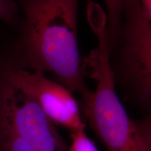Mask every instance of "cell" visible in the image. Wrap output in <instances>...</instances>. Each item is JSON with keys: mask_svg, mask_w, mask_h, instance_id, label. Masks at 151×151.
<instances>
[{"mask_svg": "<svg viewBox=\"0 0 151 151\" xmlns=\"http://www.w3.org/2000/svg\"><path fill=\"white\" fill-rule=\"evenodd\" d=\"M24 14L21 51L28 67L50 72L81 97L84 81L77 39L78 0H20Z\"/></svg>", "mask_w": 151, "mask_h": 151, "instance_id": "obj_1", "label": "cell"}, {"mask_svg": "<svg viewBox=\"0 0 151 151\" xmlns=\"http://www.w3.org/2000/svg\"><path fill=\"white\" fill-rule=\"evenodd\" d=\"M84 75L96 81L94 91L81 97L85 118L107 151H146L134 120L128 116L115 88L109 50L99 46L84 62Z\"/></svg>", "mask_w": 151, "mask_h": 151, "instance_id": "obj_2", "label": "cell"}, {"mask_svg": "<svg viewBox=\"0 0 151 151\" xmlns=\"http://www.w3.org/2000/svg\"><path fill=\"white\" fill-rule=\"evenodd\" d=\"M55 125L35 100L4 79L0 84V128L39 151H68Z\"/></svg>", "mask_w": 151, "mask_h": 151, "instance_id": "obj_3", "label": "cell"}, {"mask_svg": "<svg viewBox=\"0 0 151 151\" xmlns=\"http://www.w3.org/2000/svg\"><path fill=\"white\" fill-rule=\"evenodd\" d=\"M4 79L33 99L55 124L71 132L86 129L80 107L72 92L62 84L46 78L43 73L23 69H9Z\"/></svg>", "mask_w": 151, "mask_h": 151, "instance_id": "obj_4", "label": "cell"}, {"mask_svg": "<svg viewBox=\"0 0 151 151\" xmlns=\"http://www.w3.org/2000/svg\"><path fill=\"white\" fill-rule=\"evenodd\" d=\"M123 15L124 69L137 95L151 107V20L139 0H127Z\"/></svg>", "mask_w": 151, "mask_h": 151, "instance_id": "obj_5", "label": "cell"}, {"mask_svg": "<svg viewBox=\"0 0 151 151\" xmlns=\"http://www.w3.org/2000/svg\"><path fill=\"white\" fill-rule=\"evenodd\" d=\"M127 0H105L109 42L118 37L122 26V15Z\"/></svg>", "mask_w": 151, "mask_h": 151, "instance_id": "obj_6", "label": "cell"}, {"mask_svg": "<svg viewBox=\"0 0 151 151\" xmlns=\"http://www.w3.org/2000/svg\"><path fill=\"white\" fill-rule=\"evenodd\" d=\"M0 151H39L6 130L0 128Z\"/></svg>", "mask_w": 151, "mask_h": 151, "instance_id": "obj_7", "label": "cell"}, {"mask_svg": "<svg viewBox=\"0 0 151 151\" xmlns=\"http://www.w3.org/2000/svg\"><path fill=\"white\" fill-rule=\"evenodd\" d=\"M68 151H99L95 143L87 135L86 129L71 132V144Z\"/></svg>", "mask_w": 151, "mask_h": 151, "instance_id": "obj_8", "label": "cell"}, {"mask_svg": "<svg viewBox=\"0 0 151 151\" xmlns=\"http://www.w3.org/2000/svg\"><path fill=\"white\" fill-rule=\"evenodd\" d=\"M18 6L14 0H0V20L13 24L18 18Z\"/></svg>", "mask_w": 151, "mask_h": 151, "instance_id": "obj_9", "label": "cell"}, {"mask_svg": "<svg viewBox=\"0 0 151 151\" xmlns=\"http://www.w3.org/2000/svg\"><path fill=\"white\" fill-rule=\"evenodd\" d=\"M135 122L146 151H151V109L146 116Z\"/></svg>", "mask_w": 151, "mask_h": 151, "instance_id": "obj_10", "label": "cell"}, {"mask_svg": "<svg viewBox=\"0 0 151 151\" xmlns=\"http://www.w3.org/2000/svg\"><path fill=\"white\" fill-rule=\"evenodd\" d=\"M143 14L151 20V0H139Z\"/></svg>", "mask_w": 151, "mask_h": 151, "instance_id": "obj_11", "label": "cell"}]
</instances>
